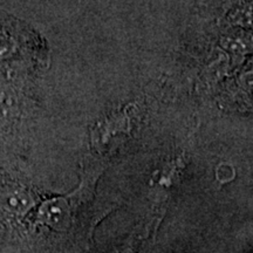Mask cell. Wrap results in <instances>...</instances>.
<instances>
[{
	"label": "cell",
	"mask_w": 253,
	"mask_h": 253,
	"mask_svg": "<svg viewBox=\"0 0 253 253\" xmlns=\"http://www.w3.org/2000/svg\"><path fill=\"white\" fill-rule=\"evenodd\" d=\"M21 113L20 95L8 84H0V122L9 123Z\"/></svg>",
	"instance_id": "1"
},
{
	"label": "cell",
	"mask_w": 253,
	"mask_h": 253,
	"mask_svg": "<svg viewBox=\"0 0 253 253\" xmlns=\"http://www.w3.org/2000/svg\"><path fill=\"white\" fill-rule=\"evenodd\" d=\"M235 20L240 25L253 27V4L243 6L236 11Z\"/></svg>",
	"instance_id": "3"
},
{
	"label": "cell",
	"mask_w": 253,
	"mask_h": 253,
	"mask_svg": "<svg viewBox=\"0 0 253 253\" xmlns=\"http://www.w3.org/2000/svg\"><path fill=\"white\" fill-rule=\"evenodd\" d=\"M17 30L9 25H0V61L14 58L20 52Z\"/></svg>",
	"instance_id": "2"
},
{
	"label": "cell",
	"mask_w": 253,
	"mask_h": 253,
	"mask_svg": "<svg viewBox=\"0 0 253 253\" xmlns=\"http://www.w3.org/2000/svg\"><path fill=\"white\" fill-rule=\"evenodd\" d=\"M246 82H248V86L253 90V69L252 72H250L246 77Z\"/></svg>",
	"instance_id": "4"
}]
</instances>
